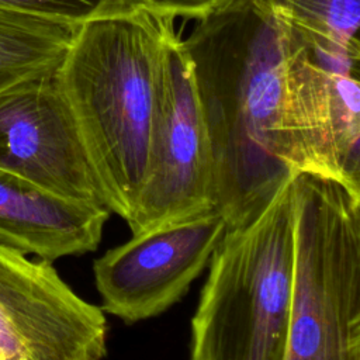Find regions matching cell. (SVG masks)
I'll use <instances>...</instances> for the list:
<instances>
[{
  "label": "cell",
  "instance_id": "obj_1",
  "mask_svg": "<svg viewBox=\"0 0 360 360\" xmlns=\"http://www.w3.org/2000/svg\"><path fill=\"white\" fill-rule=\"evenodd\" d=\"M181 38L205 122L212 200L253 221L300 172L297 110L308 41L263 0H232Z\"/></svg>",
  "mask_w": 360,
  "mask_h": 360
},
{
  "label": "cell",
  "instance_id": "obj_2",
  "mask_svg": "<svg viewBox=\"0 0 360 360\" xmlns=\"http://www.w3.org/2000/svg\"><path fill=\"white\" fill-rule=\"evenodd\" d=\"M172 21L143 6L90 20L76 28L56 72L108 210L125 221L148 169L160 49Z\"/></svg>",
  "mask_w": 360,
  "mask_h": 360
},
{
  "label": "cell",
  "instance_id": "obj_3",
  "mask_svg": "<svg viewBox=\"0 0 360 360\" xmlns=\"http://www.w3.org/2000/svg\"><path fill=\"white\" fill-rule=\"evenodd\" d=\"M291 180L217 245L191 319V360L284 359L294 276Z\"/></svg>",
  "mask_w": 360,
  "mask_h": 360
},
{
  "label": "cell",
  "instance_id": "obj_4",
  "mask_svg": "<svg viewBox=\"0 0 360 360\" xmlns=\"http://www.w3.org/2000/svg\"><path fill=\"white\" fill-rule=\"evenodd\" d=\"M294 276L283 360H360V194L291 180Z\"/></svg>",
  "mask_w": 360,
  "mask_h": 360
},
{
  "label": "cell",
  "instance_id": "obj_5",
  "mask_svg": "<svg viewBox=\"0 0 360 360\" xmlns=\"http://www.w3.org/2000/svg\"><path fill=\"white\" fill-rule=\"evenodd\" d=\"M211 208L210 141L191 65L172 21L160 49L148 169L127 224L135 235Z\"/></svg>",
  "mask_w": 360,
  "mask_h": 360
},
{
  "label": "cell",
  "instance_id": "obj_6",
  "mask_svg": "<svg viewBox=\"0 0 360 360\" xmlns=\"http://www.w3.org/2000/svg\"><path fill=\"white\" fill-rule=\"evenodd\" d=\"M56 72L0 91V169L58 197L108 210Z\"/></svg>",
  "mask_w": 360,
  "mask_h": 360
},
{
  "label": "cell",
  "instance_id": "obj_7",
  "mask_svg": "<svg viewBox=\"0 0 360 360\" xmlns=\"http://www.w3.org/2000/svg\"><path fill=\"white\" fill-rule=\"evenodd\" d=\"M0 354L4 360H104L107 319L52 263L0 243Z\"/></svg>",
  "mask_w": 360,
  "mask_h": 360
},
{
  "label": "cell",
  "instance_id": "obj_8",
  "mask_svg": "<svg viewBox=\"0 0 360 360\" xmlns=\"http://www.w3.org/2000/svg\"><path fill=\"white\" fill-rule=\"evenodd\" d=\"M225 231L222 215L211 208L108 249L93 264L100 308L125 323L160 315L187 294Z\"/></svg>",
  "mask_w": 360,
  "mask_h": 360
},
{
  "label": "cell",
  "instance_id": "obj_9",
  "mask_svg": "<svg viewBox=\"0 0 360 360\" xmlns=\"http://www.w3.org/2000/svg\"><path fill=\"white\" fill-rule=\"evenodd\" d=\"M308 42L298 100L300 172L360 194V46Z\"/></svg>",
  "mask_w": 360,
  "mask_h": 360
},
{
  "label": "cell",
  "instance_id": "obj_10",
  "mask_svg": "<svg viewBox=\"0 0 360 360\" xmlns=\"http://www.w3.org/2000/svg\"><path fill=\"white\" fill-rule=\"evenodd\" d=\"M104 207L66 200L0 169V243L52 263L98 248Z\"/></svg>",
  "mask_w": 360,
  "mask_h": 360
},
{
  "label": "cell",
  "instance_id": "obj_11",
  "mask_svg": "<svg viewBox=\"0 0 360 360\" xmlns=\"http://www.w3.org/2000/svg\"><path fill=\"white\" fill-rule=\"evenodd\" d=\"M76 28L0 7V91L28 77L56 72Z\"/></svg>",
  "mask_w": 360,
  "mask_h": 360
},
{
  "label": "cell",
  "instance_id": "obj_12",
  "mask_svg": "<svg viewBox=\"0 0 360 360\" xmlns=\"http://www.w3.org/2000/svg\"><path fill=\"white\" fill-rule=\"evenodd\" d=\"M304 38L319 45L360 46V0H263Z\"/></svg>",
  "mask_w": 360,
  "mask_h": 360
},
{
  "label": "cell",
  "instance_id": "obj_13",
  "mask_svg": "<svg viewBox=\"0 0 360 360\" xmlns=\"http://www.w3.org/2000/svg\"><path fill=\"white\" fill-rule=\"evenodd\" d=\"M141 6L136 0H0V7L46 17L70 25L124 13Z\"/></svg>",
  "mask_w": 360,
  "mask_h": 360
},
{
  "label": "cell",
  "instance_id": "obj_14",
  "mask_svg": "<svg viewBox=\"0 0 360 360\" xmlns=\"http://www.w3.org/2000/svg\"><path fill=\"white\" fill-rule=\"evenodd\" d=\"M156 14L170 18L200 20L229 4L232 0H136Z\"/></svg>",
  "mask_w": 360,
  "mask_h": 360
},
{
  "label": "cell",
  "instance_id": "obj_15",
  "mask_svg": "<svg viewBox=\"0 0 360 360\" xmlns=\"http://www.w3.org/2000/svg\"><path fill=\"white\" fill-rule=\"evenodd\" d=\"M0 360H4V359H3V356H1V354H0Z\"/></svg>",
  "mask_w": 360,
  "mask_h": 360
}]
</instances>
